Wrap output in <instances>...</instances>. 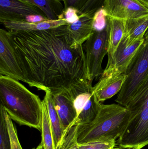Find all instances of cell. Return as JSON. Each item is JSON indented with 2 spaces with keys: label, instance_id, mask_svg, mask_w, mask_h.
<instances>
[{
  "label": "cell",
  "instance_id": "8fae6325",
  "mask_svg": "<svg viewBox=\"0 0 148 149\" xmlns=\"http://www.w3.org/2000/svg\"><path fill=\"white\" fill-rule=\"evenodd\" d=\"M55 107L60 118L63 129L65 132L75 124L77 114L74 104L75 99L71 90H64L52 94Z\"/></svg>",
  "mask_w": 148,
  "mask_h": 149
},
{
  "label": "cell",
  "instance_id": "ac0fdd59",
  "mask_svg": "<svg viewBox=\"0 0 148 149\" xmlns=\"http://www.w3.org/2000/svg\"><path fill=\"white\" fill-rule=\"evenodd\" d=\"M38 7L49 20L64 18V8L61 0H21Z\"/></svg>",
  "mask_w": 148,
  "mask_h": 149
},
{
  "label": "cell",
  "instance_id": "484cf974",
  "mask_svg": "<svg viewBox=\"0 0 148 149\" xmlns=\"http://www.w3.org/2000/svg\"><path fill=\"white\" fill-rule=\"evenodd\" d=\"M77 10L72 8H69L64 11V18L68 24L73 23L80 18V16Z\"/></svg>",
  "mask_w": 148,
  "mask_h": 149
},
{
  "label": "cell",
  "instance_id": "4dcf8cb0",
  "mask_svg": "<svg viewBox=\"0 0 148 149\" xmlns=\"http://www.w3.org/2000/svg\"><path fill=\"white\" fill-rule=\"evenodd\" d=\"M123 149H128V148H123Z\"/></svg>",
  "mask_w": 148,
  "mask_h": 149
},
{
  "label": "cell",
  "instance_id": "f1b7e54d",
  "mask_svg": "<svg viewBox=\"0 0 148 149\" xmlns=\"http://www.w3.org/2000/svg\"><path fill=\"white\" fill-rule=\"evenodd\" d=\"M113 149H123V148H121L120 147H116V148H114Z\"/></svg>",
  "mask_w": 148,
  "mask_h": 149
},
{
  "label": "cell",
  "instance_id": "ffe728a7",
  "mask_svg": "<svg viewBox=\"0 0 148 149\" xmlns=\"http://www.w3.org/2000/svg\"><path fill=\"white\" fill-rule=\"evenodd\" d=\"M41 142L44 149H56L54 137L45 102L42 100Z\"/></svg>",
  "mask_w": 148,
  "mask_h": 149
},
{
  "label": "cell",
  "instance_id": "2e32d148",
  "mask_svg": "<svg viewBox=\"0 0 148 149\" xmlns=\"http://www.w3.org/2000/svg\"><path fill=\"white\" fill-rule=\"evenodd\" d=\"M109 27L108 61H110L124 36L126 20L107 17Z\"/></svg>",
  "mask_w": 148,
  "mask_h": 149
},
{
  "label": "cell",
  "instance_id": "e0dca14e",
  "mask_svg": "<svg viewBox=\"0 0 148 149\" xmlns=\"http://www.w3.org/2000/svg\"><path fill=\"white\" fill-rule=\"evenodd\" d=\"M148 29V16L126 20L123 37L129 44H132L139 39L144 38Z\"/></svg>",
  "mask_w": 148,
  "mask_h": 149
},
{
  "label": "cell",
  "instance_id": "d4e9b609",
  "mask_svg": "<svg viewBox=\"0 0 148 149\" xmlns=\"http://www.w3.org/2000/svg\"><path fill=\"white\" fill-rule=\"evenodd\" d=\"M116 145V140L96 141L79 145L78 149H113Z\"/></svg>",
  "mask_w": 148,
  "mask_h": 149
},
{
  "label": "cell",
  "instance_id": "7a4b0ae2",
  "mask_svg": "<svg viewBox=\"0 0 148 149\" xmlns=\"http://www.w3.org/2000/svg\"><path fill=\"white\" fill-rule=\"evenodd\" d=\"M0 101L13 120L41 131L42 101L19 81L0 75Z\"/></svg>",
  "mask_w": 148,
  "mask_h": 149
},
{
  "label": "cell",
  "instance_id": "8992f818",
  "mask_svg": "<svg viewBox=\"0 0 148 149\" xmlns=\"http://www.w3.org/2000/svg\"><path fill=\"white\" fill-rule=\"evenodd\" d=\"M109 27L101 31H94L83 44L86 58L87 77L88 81L93 80L101 75L104 70L102 67L104 57L108 54Z\"/></svg>",
  "mask_w": 148,
  "mask_h": 149
},
{
  "label": "cell",
  "instance_id": "603a6c76",
  "mask_svg": "<svg viewBox=\"0 0 148 149\" xmlns=\"http://www.w3.org/2000/svg\"><path fill=\"white\" fill-rule=\"evenodd\" d=\"M5 118L9 137L11 149H23L18 139L17 130L12 119L10 117L6 110L5 111Z\"/></svg>",
  "mask_w": 148,
  "mask_h": 149
},
{
  "label": "cell",
  "instance_id": "f546056e",
  "mask_svg": "<svg viewBox=\"0 0 148 149\" xmlns=\"http://www.w3.org/2000/svg\"><path fill=\"white\" fill-rule=\"evenodd\" d=\"M145 36H148V29L147 31V32H146V34H145Z\"/></svg>",
  "mask_w": 148,
  "mask_h": 149
},
{
  "label": "cell",
  "instance_id": "7402d4cb",
  "mask_svg": "<svg viewBox=\"0 0 148 149\" xmlns=\"http://www.w3.org/2000/svg\"><path fill=\"white\" fill-rule=\"evenodd\" d=\"M5 109L0 106V149H11L5 118Z\"/></svg>",
  "mask_w": 148,
  "mask_h": 149
},
{
  "label": "cell",
  "instance_id": "9c48e42d",
  "mask_svg": "<svg viewBox=\"0 0 148 149\" xmlns=\"http://www.w3.org/2000/svg\"><path fill=\"white\" fill-rule=\"evenodd\" d=\"M144 38L139 39L132 44H129L123 37L118 48L107 65L101 76H105L111 73H125L136 54L140 45L143 43Z\"/></svg>",
  "mask_w": 148,
  "mask_h": 149
},
{
  "label": "cell",
  "instance_id": "d6986e66",
  "mask_svg": "<svg viewBox=\"0 0 148 149\" xmlns=\"http://www.w3.org/2000/svg\"><path fill=\"white\" fill-rule=\"evenodd\" d=\"M102 104L98 100L94 93L83 108L76 120V124L84 125L89 124L94 120L101 107Z\"/></svg>",
  "mask_w": 148,
  "mask_h": 149
},
{
  "label": "cell",
  "instance_id": "4fadbf2b",
  "mask_svg": "<svg viewBox=\"0 0 148 149\" xmlns=\"http://www.w3.org/2000/svg\"><path fill=\"white\" fill-rule=\"evenodd\" d=\"M75 22L67 25V30L70 36L76 44L83 45L94 31V15L82 14Z\"/></svg>",
  "mask_w": 148,
  "mask_h": 149
},
{
  "label": "cell",
  "instance_id": "277c9868",
  "mask_svg": "<svg viewBox=\"0 0 148 149\" xmlns=\"http://www.w3.org/2000/svg\"><path fill=\"white\" fill-rule=\"evenodd\" d=\"M126 107L129 122L116 144L123 149L143 148L148 145V74Z\"/></svg>",
  "mask_w": 148,
  "mask_h": 149
},
{
  "label": "cell",
  "instance_id": "5b68a950",
  "mask_svg": "<svg viewBox=\"0 0 148 149\" xmlns=\"http://www.w3.org/2000/svg\"><path fill=\"white\" fill-rule=\"evenodd\" d=\"M124 74L127 78L115 101L126 107L148 74V37L144 38Z\"/></svg>",
  "mask_w": 148,
  "mask_h": 149
},
{
  "label": "cell",
  "instance_id": "5bb4252c",
  "mask_svg": "<svg viewBox=\"0 0 148 149\" xmlns=\"http://www.w3.org/2000/svg\"><path fill=\"white\" fill-rule=\"evenodd\" d=\"M1 24L10 32L29 31L44 30L68 24L65 18L57 20H48L40 22H28L26 21L3 22Z\"/></svg>",
  "mask_w": 148,
  "mask_h": 149
},
{
  "label": "cell",
  "instance_id": "44dd1931",
  "mask_svg": "<svg viewBox=\"0 0 148 149\" xmlns=\"http://www.w3.org/2000/svg\"><path fill=\"white\" fill-rule=\"evenodd\" d=\"M78 128V124H74L68 130L60 149H78L79 145L77 142Z\"/></svg>",
  "mask_w": 148,
  "mask_h": 149
},
{
  "label": "cell",
  "instance_id": "52a82bcc",
  "mask_svg": "<svg viewBox=\"0 0 148 149\" xmlns=\"http://www.w3.org/2000/svg\"><path fill=\"white\" fill-rule=\"evenodd\" d=\"M0 75L25 82L11 41L9 31L0 29Z\"/></svg>",
  "mask_w": 148,
  "mask_h": 149
},
{
  "label": "cell",
  "instance_id": "83f0119b",
  "mask_svg": "<svg viewBox=\"0 0 148 149\" xmlns=\"http://www.w3.org/2000/svg\"><path fill=\"white\" fill-rule=\"evenodd\" d=\"M32 149H44V148H43L42 143L41 142L36 148H34Z\"/></svg>",
  "mask_w": 148,
  "mask_h": 149
},
{
  "label": "cell",
  "instance_id": "cb8c5ba5",
  "mask_svg": "<svg viewBox=\"0 0 148 149\" xmlns=\"http://www.w3.org/2000/svg\"><path fill=\"white\" fill-rule=\"evenodd\" d=\"M107 12L103 7L95 13L93 17L94 31H101L107 27Z\"/></svg>",
  "mask_w": 148,
  "mask_h": 149
},
{
  "label": "cell",
  "instance_id": "7c38bea8",
  "mask_svg": "<svg viewBox=\"0 0 148 149\" xmlns=\"http://www.w3.org/2000/svg\"><path fill=\"white\" fill-rule=\"evenodd\" d=\"M124 73H111L101 76L99 81L93 87V92L100 102L112 98L120 91L126 80Z\"/></svg>",
  "mask_w": 148,
  "mask_h": 149
},
{
  "label": "cell",
  "instance_id": "6da1fadb",
  "mask_svg": "<svg viewBox=\"0 0 148 149\" xmlns=\"http://www.w3.org/2000/svg\"><path fill=\"white\" fill-rule=\"evenodd\" d=\"M67 25L44 30L9 31L25 83L30 86L55 94L90 83L83 45L70 36Z\"/></svg>",
  "mask_w": 148,
  "mask_h": 149
},
{
  "label": "cell",
  "instance_id": "ba28073f",
  "mask_svg": "<svg viewBox=\"0 0 148 149\" xmlns=\"http://www.w3.org/2000/svg\"><path fill=\"white\" fill-rule=\"evenodd\" d=\"M103 8L108 16L123 20L148 16V3L144 0H104Z\"/></svg>",
  "mask_w": 148,
  "mask_h": 149
},
{
  "label": "cell",
  "instance_id": "9a60e30c",
  "mask_svg": "<svg viewBox=\"0 0 148 149\" xmlns=\"http://www.w3.org/2000/svg\"><path fill=\"white\" fill-rule=\"evenodd\" d=\"M43 100L45 102L54 133L56 149H60L67 132L63 129L58 113L55 107L52 93L50 91L45 92Z\"/></svg>",
  "mask_w": 148,
  "mask_h": 149
},
{
  "label": "cell",
  "instance_id": "30bf717a",
  "mask_svg": "<svg viewBox=\"0 0 148 149\" xmlns=\"http://www.w3.org/2000/svg\"><path fill=\"white\" fill-rule=\"evenodd\" d=\"M33 15L46 17L43 11L33 4L21 0H0V23L26 21Z\"/></svg>",
  "mask_w": 148,
  "mask_h": 149
},
{
  "label": "cell",
  "instance_id": "3957f363",
  "mask_svg": "<svg viewBox=\"0 0 148 149\" xmlns=\"http://www.w3.org/2000/svg\"><path fill=\"white\" fill-rule=\"evenodd\" d=\"M130 113L120 104H102L96 117L89 124L78 125L77 142L79 145L100 141L118 139L126 130Z\"/></svg>",
  "mask_w": 148,
  "mask_h": 149
},
{
  "label": "cell",
  "instance_id": "4316f807",
  "mask_svg": "<svg viewBox=\"0 0 148 149\" xmlns=\"http://www.w3.org/2000/svg\"><path fill=\"white\" fill-rule=\"evenodd\" d=\"M64 3V10L72 8L80 11L85 6L88 0H61Z\"/></svg>",
  "mask_w": 148,
  "mask_h": 149
}]
</instances>
